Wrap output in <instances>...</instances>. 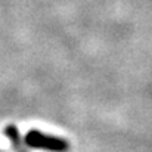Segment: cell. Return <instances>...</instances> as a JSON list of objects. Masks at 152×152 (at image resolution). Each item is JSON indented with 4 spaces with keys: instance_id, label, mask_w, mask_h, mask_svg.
I'll list each match as a JSON object with an SVG mask.
<instances>
[{
    "instance_id": "7a4b0ae2",
    "label": "cell",
    "mask_w": 152,
    "mask_h": 152,
    "mask_svg": "<svg viewBox=\"0 0 152 152\" xmlns=\"http://www.w3.org/2000/svg\"><path fill=\"white\" fill-rule=\"evenodd\" d=\"M4 134L9 139L12 149L15 152H30V149H28L30 145L27 143V140H24V137L21 136V133H19V130L15 124H9L4 129Z\"/></svg>"
},
{
    "instance_id": "6da1fadb",
    "label": "cell",
    "mask_w": 152,
    "mask_h": 152,
    "mask_svg": "<svg viewBox=\"0 0 152 152\" xmlns=\"http://www.w3.org/2000/svg\"><path fill=\"white\" fill-rule=\"evenodd\" d=\"M27 143L31 148H39L43 151L49 152H66L69 148V143L58 136H52V134H46L43 132L39 130H31L27 137H25Z\"/></svg>"
}]
</instances>
